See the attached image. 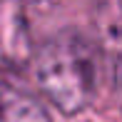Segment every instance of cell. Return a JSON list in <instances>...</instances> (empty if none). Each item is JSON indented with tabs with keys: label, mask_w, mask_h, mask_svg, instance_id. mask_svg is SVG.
I'll use <instances>...</instances> for the list:
<instances>
[{
	"label": "cell",
	"mask_w": 122,
	"mask_h": 122,
	"mask_svg": "<svg viewBox=\"0 0 122 122\" xmlns=\"http://www.w3.org/2000/svg\"><path fill=\"white\" fill-rule=\"evenodd\" d=\"M122 20H120V0H97L95 8V27L100 40V55L110 62L112 82L117 85V70H120V45H122Z\"/></svg>",
	"instance_id": "cell-2"
},
{
	"label": "cell",
	"mask_w": 122,
	"mask_h": 122,
	"mask_svg": "<svg viewBox=\"0 0 122 122\" xmlns=\"http://www.w3.org/2000/svg\"><path fill=\"white\" fill-rule=\"evenodd\" d=\"M105 62L95 42L75 30L57 32L35 55V80L50 105L62 115H77L97 95Z\"/></svg>",
	"instance_id": "cell-1"
},
{
	"label": "cell",
	"mask_w": 122,
	"mask_h": 122,
	"mask_svg": "<svg viewBox=\"0 0 122 122\" xmlns=\"http://www.w3.org/2000/svg\"><path fill=\"white\" fill-rule=\"evenodd\" d=\"M0 122H52L35 95L18 87H0Z\"/></svg>",
	"instance_id": "cell-3"
}]
</instances>
